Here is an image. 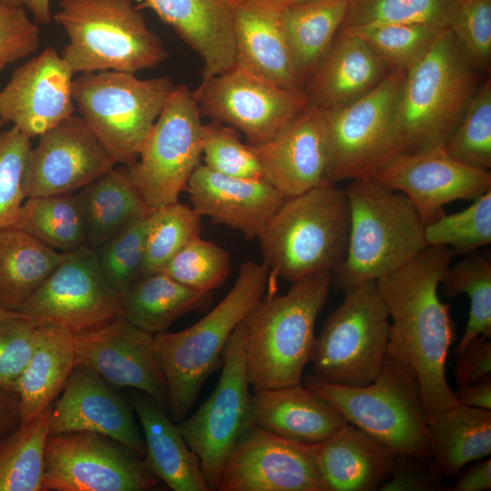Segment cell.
Masks as SVG:
<instances>
[{"label":"cell","instance_id":"obj_20","mask_svg":"<svg viewBox=\"0 0 491 491\" xmlns=\"http://www.w3.org/2000/svg\"><path fill=\"white\" fill-rule=\"evenodd\" d=\"M75 366H85L114 387H133L168 411L165 376L157 362L155 335L123 316L96 328L74 335Z\"/></svg>","mask_w":491,"mask_h":491},{"label":"cell","instance_id":"obj_57","mask_svg":"<svg viewBox=\"0 0 491 491\" xmlns=\"http://www.w3.org/2000/svg\"><path fill=\"white\" fill-rule=\"evenodd\" d=\"M0 4L25 8L38 25H49L53 21L50 0H0Z\"/></svg>","mask_w":491,"mask_h":491},{"label":"cell","instance_id":"obj_19","mask_svg":"<svg viewBox=\"0 0 491 491\" xmlns=\"http://www.w3.org/2000/svg\"><path fill=\"white\" fill-rule=\"evenodd\" d=\"M38 138L26 165V198L75 193L118 164L80 115H71Z\"/></svg>","mask_w":491,"mask_h":491},{"label":"cell","instance_id":"obj_46","mask_svg":"<svg viewBox=\"0 0 491 491\" xmlns=\"http://www.w3.org/2000/svg\"><path fill=\"white\" fill-rule=\"evenodd\" d=\"M149 215L131 223L95 248L103 275L120 296L143 276Z\"/></svg>","mask_w":491,"mask_h":491},{"label":"cell","instance_id":"obj_2","mask_svg":"<svg viewBox=\"0 0 491 491\" xmlns=\"http://www.w3.org/2000/svg\"><path fill=\"white\" fill-rule=\"evenodd\" d=\"M330 286L331 273L313 275L291 283L284 295L263 296L246 314V364L254 392L302 384Z\"/></svg>","mask_w":491,"mask_h":491},{"label":"cell","instance_id":"obj_36","mask_svg":"<svg viewBox=\"0 0 491 491\" xmlns=\"http://www.w3.org/2000/svg\"><path fill=\"white\" fill-rule=\"evenodd\" d=\"M64 256L16 227L0 229V307L19 312Z\"/></svg>","mask_w":491,"mask_h":491},{"label":"cell","instance_id":"obj_31","mask_svg":"<svg viewBox=\"0 0 491 491\" xmlns=\"http://www.w3.org/2000/svg\"><path fill=\"white\" fill-rule=\"evenodd\" d=\"M75 366L74 335L42 326L37 345L16 386L22 423L35 419L53 405Z\"/></svg>","mask_w":491,"mask_h":491},{"label":"cell","instance_id":"obj_9","mask_svg":"<svg viewBox=\"0 0 491 491\" xmlns=\"http://www.w3.org/2000/svg\"><path fill=\"white\" fill-rule=\"evenodd\" d=\"M175 86L165 75L141 79L106 70L75 78L73 97L79 115L117 163L130 165Z\"/></svg>","mask_w":491,"mask_h":491},{"label":"cell","instance_id":"obj_15","mask_svg":"<svg viewBox=\"0 0 491 491\" xmlns=\"http://www.w3.org/2000/svg\"><path fill=\"white\" fill-rule=\"evenodd\" d=\"M145 458L125 445L91 432L48 436L45 490L145 491L158 485Z\"/></svg>","mask_w":491,"mask_h":491},{"label":"cell","instance_id":"obj_48","mask_svg":"<svg viewBox=\"0 0 491 491\" xmlns=\"http://www.w3.org/2000/svg\"><path fill=\"white\" fill-rule=\"evenodd\" d=\"M202 158L208 168L223 175L264 179L258 159L250 145L231 126L210 122L203 127Z\"/></svg>","mask_w":491,"mask_h":491},{"label":"cell","instance_id":"obj_28","mask_svg":"<svg viewBox=\"0 0 491 491\" xmlns=\"http://www.w3.org/2000/svg\"><path fill=\"white\" fill-rule=\"evenodd\" d=\"M390 71L363 39L339 31L304 91L308 105L336 109L370 92Z\"/></svg>","mask_w":491,"mask_h":491},{"label":"cell","instance_id":"obj_53","mask_svg":"<svg viewBox=\"0 0 491 491\" xmlns=\"http://www.w3.org/2000/svg\"><path fill=\"white\" fill-rule=\"evenodd\" d=\"M456 381L465 385L491 375V341L478 336L456 353Z\"/></svg>","mask_w":491,"mask_h":491},{"label":"cell","instance_id":"obj_35","mask_svg":"<svg viewBox=\"0 0 491 491\" xmlns=\"http://www.w3.org/2000/svg\"><path fill=\"white\" fill-rule=\"evenodd\" d=\"M427 431L431 456L448 478L491 454V410L457 405L440 413Z\"/></svg>","mask_w":491,"mask_h":491},{"label":"cell","instance_id":"obj_29","mask_svg":"<svg viewBox=\"0 0 491 491\" xmlns=\"http://www.w3.org/2000/svg\"><path fill=\"white\" fill-rule=\"evenodd\" d=\"M328 491H376L390 478L397 454L350 423L315 446Z\"/></svg>","mask_w":491,"mask_h":491},{"label":"cell","instance_id":"obj_47","mask_svg":"<svg viewBox=\"0 0 491 491\" xmlns=\"http://www.w3.org/2000/svg\"><path fill=\"white\" fill-rule=\"evenodd\" d=\"M31 148V138L16 128L0 129V229L15 225L26 199L25 176Z\"/></svg>","mask_w":491,"mask_h":491},{"label":"cell","instance_id":"obj_24","mask_svg":"<svg viewBox=\"0 0 491 491\" xmlns=\"http://www.w3.org/2000/svg\"><path fill=\"white\" fill-rule=\"evenodd\" d=\"M185 190L193 210L239 231L246 239L258 238L286 197L265 179L230 176L200 164Z\"/></svg>","mask_w":491,"mask_h":491},{"label":"cell","instance_id":"obj_12","mask_svg":"<svg viewBox=\"0 0 491 491\" xmlns=\"http://www.w3.org/2000/svg\"><path fill=\"white\" fill-rule=\"evenodd\" d=\"M193 91L175 85L145 138L138 157L125 171L153 211L179 201L201 164L203 127Z\"/></svg>","mask_w":491,"mask_h":491},{"label":"cell","instance_id":"obj_56","mask_svg":"<svg viewBox=\"0 0 491 491\" xmlns=\"http://www.w3.org/2000/svg\"><path fill=\"white\" fill-rule=\"evenodd\" d=\"M22 424L16 394L0 387V443Z\"/></svg>","mask_w":491,"mask_h":491},{"label":"cell","instance_id":"obj_26","mask_svg":"<svg viewBox=\"0 0 491 491\" xmlns=\"http://www.w3.org/2000/svg\"><path fill=\"white\" fill-rule=\"evenodd\" d=\"M282 11L274 0H236V65L276 85L304 90L286 43Z\"/></svg>","mask_w":491,"mask_h":491},{"label":"cell","instance_id":"obj_4","mask_svg":"<svg viewBox=\"0 0 491 491\" xmlns=\"http://www.w3.org/2000/svg\"><path fill=\"white\" fill-rule=\"evenodd\" d=\"M270 277L264 262H244L232 288L203 318L181 331L155 335V355L165 378L173 421L187 416L232 333L264 296Z\"/></svg>","mask_w":491,"mask_h":491},{"label":"cell","instance_id":"obj_37","mask_svg":"<svg viewBox=\"0 0 491 491\" xmlns=\"http://www.w3.org/2000/svg\"><path fill=\"white\" fill-rule=\"evenodd\" d=\"M53 405L0 443V491H45V453Z\"/></svg>","mask_w":491,"mask_h":491},{"label":"cell","instance_id":"obj_58","mask_svg":"<svg viewBox=\"0 0 491 491\" xmlns=\"http://www.w3.org/2000/svg\"><path fill=\"white\" fill-rule=\"evenodd\" d=\"M19 316H22V314L19 312L11 311L0 307V321L14 318Z\"/></svg>","mask_w":491,"mask_h":491},{"label":"cell","instance_id":"obj_11","mask_svg":"<svg viewBox=\"0 0 491 491\" xmlns=\"http://www.w3.org/2000/svg\"><path fill=\"white\" fill-rule=\"evenodd\" d=\"M406 71L392 69L357 100L322 110L328 155L326 183L370 176L399 154L395 115Z\"/></svg>","mask_w":491,"mask_h":491},{"label":"cell","instance_id":"obj_42","mask_svg":"<svg viewBox=\"0 0 491 491\" xmlns=\"http://www.w3.org/2000/svg\"><path fill=\"white\" fill-rule=\"evenodd\" d=\"M426 246H446L457 255H469L491 243V190L465 209L442 213L425 225Z\"/></svg>","mask_w":491,"mask_h":491},{"label":"cell","instance_id":"obj_22","mask_svg":"<svg viewBox=\"0 0 491 491\" xmlns=\"http://www.w3.org/2000/svg\"><path fill=\"white\" fill-rule=\"evenodd\" d=\"M68 432L99 434L145 456L131 406L100 376L81 365L73 369L51 413L50 435Z\"/></svg>","mask_w":491,"mask_h":491},{"label":"cell","instance_id":"obj_33","mask_svg":"<svg viewBox=\"0 0 491 491\" xmlns=\"http://www.w3.org/2000/svg\"><path fill=\"white\" fill-rule=\"evenodd\" d=\"M212 296L213 292L194 290L163 271L145 275L121 296L123 316L135 327L156 335L183 315L205 310Z\"/></svg>","mask_w":491,"mask_h":491},{"label":"cell","instance_id":"obj_8","mask_svg":"<svg viewBox=\"0 0 491 491\" xmlns=\"http://www.w3.org/2000/svg\"><path fill=\"white\" fill-rule=\"evenodd\" d=\"M303 385L333 404L348 423L396 454L431 456L418 380L389 356L378 376L366 386L333 385L315 375L307 376Z\"/></svg>","mask_w":491,"mask_h":491},{"label":"cell","instance_id":"obj_52","mask_svg":"<svg viewBox=\"0 0 491 491\" xmlns=\"http://www.w3.org/2000/svg\"><path fill=\"white\" fill-rule=\"evenodd\" d=\"M443 478L432 456L397 454L393 473L379 491H447Z\"/></svg>","mask_w":491,"mask_h":491},{"label":"cell","instance_id":"obj_59","mask_svg":"<svg viewBox=\"0 0 491 491\" xmlns=\"http://www.w3.org/2000/svg\"><path fill=\"white\" fill-rule=\"evenodd\" d=\"M274 1L276 2L280 6L283 7V6H286V5H288L306 2V1H310V0H274Z\"/></svg>","mask_w":491,"mask_h":491},{"label":"cell","instance_id":"obj_43","mask_svg":"<svg viewBox=\"0 0 491 491\" xmlns=\"http://www.w3.org/2000/svg\"><path fill=\"white\" fill-rule=\"evenodd\" d=\"M444 29L423 24H381L339 31L363 39L392 70L413 65Z\"/></svg>","mask_w":491,"mask_h":491},{"label":"cell","instance_id":"obj_16","mask_svg":"<svg viewBox=\"0 0 491 491\" xmlns=\"http://www.w3.org/2000/svg\"><path fill=\"white\" fill-rule=\"evenodd\" d=\"M193 94L202 116L233 127L251 145L272 140L308 105L304 90L276 85L237 65L203 78Z\"/></svg>","mask_w":491,"mask_h":491},{"label":"cell","instance_id":"obj_23","mask_svg":"<svg viewBox=\"0 0 491 491\" xmlns=\"http://www.w3.org/2000/svg\"><path fill=\"white\" fill-rule=\"evenodd\" d=\"M252 148L264 179L286 197L326 183L328 155L324 115L316 106L308 105L276 137Z\"/></svg>","mask_w":491,"mask_h":491},{"label":"cell","instance_id":"obj_54","mask_svg":"<svg viewBox=\"0 0 491 491\" xmlns=\"http://www.w3.org/2000/svg\"><path fill=\"white\" fill-rule=\"evenodd\" d=\"M454 480L447 491L491 490V459L486 457L467 464Z\"/></svg>","mask_w":491,"mask_h":491},{"label":"cell","instance_id":"obj_25","mask_svg":"<svg viewBox=\"0 0 491 491\" xmlns=\"http://www.w3.org/2000/svg\"><path fill=\"white\" fill-rule=\"evenodd\" d=\"M236 0H142L204 63L206 78L236 65L234 22Z\"/></svg>","mask_w":491,"mask_h":491},{"label":"cell","instance_id":"obj_49","mask_svg":"<svg viewBox=\"0 0 491 491\" xmlns=\"http://www.w3.org/2000/svg\"><path fill=\"white\" fill-rule=\"evenodd\" d=\"M41 325L22 316L0 321V387L16 394L18 380L37 345Z\"/></svg>","mask_w":491,"mask_h":491},{"label":"cell","instance_id":"obj_1","mask_svg":"<svg viewBox=\"0 0 491 491\" xmlns=\"http://www.w3.org/2000/svg\"><path fill=\"white\" fill-rule=\"evenodd\" d=\"M456 256L448 247L428 246L404 266L376 281L392 319L387 356L417 378L428 424L457 406L446 376L455 326L448 305L437 294Z\"/></svg>","mask_w":491,"mask_h":491},{"label":"cell","instance_id":"obj_40","mask_svg":"<svg viewBox=\"0 0 491 491\" xmlns=\"http://www.w3.org/2000/svg\"><path fill=\"white\" fill-rule=\"evenodd\" d=\"M462 0H348L340 30L381 24L449 28Z\"/></svg>","mask_w":491,"mask_h":491},{"label":"cell","instance_id":"obj_14","mask_svg":"<svg viewBox=\"0 0 491 491\" xmlns=\"http://www.w3.org/2000/svg\"><path fill=\"white\" fill-rule=\"evenodd\" d=\"M19 313L72 335L123 316L121 296L105 279L95 249L87 245L65 252Z\"/></svg>","mask_w":491,"mask_h":491},{"label":"cell","instance_id":"obj_34","mask_svg":"<svg viewBox=\"0 0 491 491\" xmlns=\"http://www.w3.org/2000/svg\"><path fill=\"white\" fill-rule=\"evenodd\" d=\"M76 194L85 222L86 245L94 249L152 212L125 166L113 168Z\"/></svg>","mask_w":491,"mask_h":491},{"label":"cell","instance_id":"obj_44","mask_svg":"<svg viewBox=\"0 0 491 491\" xmlns=\"http://www.w3.org/2000/svg\"><path fill=\"white\" fill-rule=\"evenodd\" d=\"M445 147L456 159L478 169L490 170V77L476 90Z\"/></svg>","mask_w":491,"mask_h":491},{"label":"cell","instance_id":"obj_3","mask_svg":"<svg viewBox=\"0 0 491 491\" xmlns=\"http://www.w3.org/2000/svg\"><path fill=\"white\" fill-rule=\"evenodd\" d=\"M350 210L346 256L331 273L345 291L393 273L427 246L425 224L409 198L372 177L350 180L344 189Z\"/></svg>","mask_w":491,"mask_h":491},{"label":"cell","instance_id":"obj_17","mask_svg":"<svg viewBox=\"0 0 491 491\" xmlns=\"http://www.w3.org/2000/svg\"><path fill=\"white\" fill-rule=\"evenodd\" d=\"M218 491H328L315 446L298 444L251 423L229 455Z\"/></svg>","mask_w":491,"mask_h":491},{"label":"cell","instance_id":"obj_7","mask_svg":"<svg viewBox=\"0 0 491 491\" xmlns=\"http://www.w3.org/2000/svg\"><path fill=\"white\" fill-rule=\"evenodd\" d=\"M52 20L67 35L61 55L75 75L136 74L155 67L168 55L135 0H60Z\"/></svg>","mask_w":491,"mask_h":491},{"label":"cell","instance_id":"obj_51","mask_svg":"<svg viewBox=\"0 0 491 491\" xmlns=\"http://www.w3.org/2000/svg\"><path fill=\"white\" fill-rule=\"evenodd\" d=\"M40 43L39 25L25 8L0 4V75L9 65L36 52Z\"/></svg>","mask_w":491,"mask_h":491},{"label":"cell","instance_id":"obj_18","mask_svg":"<svg viewBox=\"0 0 491 491\" xmlns=\"http://www.w3.org/2000/svg\"><path fill=\"white\" fill-rule=\"evenodd\" d=\"M369 177L406 195L425 225L444 213L445 205L474 200L491 190L490 170L456 159L445 145L398 154Z\"/></svg>","mask_w":491,"mask_h":491},{"label":"cell","instance_id":"obj_32","mask_svg":"<svg viewBox=\"0 0 491 491\" xmlns=\"http://www.w3.org/2000/svg\"><path fill=\"white\" fill-rule=\"evenodd\" d=\"M347 1L310 0L283 6L285 35L303 89L339 32Z\"/></svg>","mask_w":491,"mask_h":491},{"label":"cell","instance_id":"obj_10","mask_svg":"<svg viewBox=\"0 0 491 491\" xmlns=\"http://www.w3.org/2000/svg\"><path fill=\"white\" fill-rule=\"evenodd\" d=\"M316 338L310 361L320 380L342 386L370 384L387 356L390 318L376 281L344 291Z\"/></svg>","mask_w":491,"mask_h":491},{"label":"cell","instance_id":"obj_6","mask_svg":"<svg viewBox=\"0 0 491 491\" xmlns=\"http://www.w3.org/2000/svg\"><path fill=\"white\" fill-rule=\"evenodd\" d=\"M349 228L348 200L336 184L286 197L258 237L263 262L289 283L332 273L346 256Z\"/></svg>","mask_w":491,"mask_h":491},{"label":"cell","instance_id":"obj_50","mask_svg":"<svg viewBox=\"0 0 491 491\" xmlns=\"http://www.w3.org/2000/svg\"><path fill=\"white\" fill-rule=\"evenodd\" d=\"M476 71L491 59V0H462L449 27Z\"/></svg>","mask_w":491,"mask_h":491},{"label":"cell","instance_id":"obj_30","mask_svg":"<svg viewBox=\"0 0 491 491\" xmlns=\"http://www.w3.org/2000/svg\"><path fill=\"white\" fill-rule=\"evenodd\" d=\"M134 408L144 432L145 461L149 470L174 491H210L198 456L163 409L148 395H133Z\"/></svg>","mask_w":491,"mask_h":491},{"label":"cell","instance_id":"obj_39","mask_svg":"<svg viewBox=\"0 0 491 491\" xmlns=\"http://www.w3.org/2000/svg\"><path fill=\"white\" fill-rule=\"evenodd\" d=\"M446 296L466 294L470 300L469 317L455 352L478 336L491 338V260L474 252L451 264L442 281Z\"/></svg>","mask_w":491,"mask_h":491},{"label":"cell","instance_id":"obj_38","mask_svg":"<svg viewBox=\"0 0 491 491\" xmlns=\"http://www.w3.org/2000/svg\"><path fill=\"white\" fill-rule=\"evenodd\" d=\"M13 227L63 253L86 245L76 192L26 198Z\"/></svg>","mask_w":491,"mask_h":491},{"label":"cell","instance_id":"obj_45","mask_svg":"<svg viewBox=\"0 0 491 491\" xmlns=\"http://www.w3.org/2000/svg\"><path fill=\"white\" fill-rule=\"evenodd\" d=\"M230 264L225 249L199 235L186 243L162 271L185 286L210 293L225 283Z\"/></svg>","mask_w":491,"mask_h":491},{"label":"cell","instance_id":"obj_13","mask_svg":"<svg viewBox=\"0 0 491 491\" xmlns=\"http://www.w3.org/2000/svg\"><path fill=\"white\" fill-rule=\"evenodd\" d=\"M222 356V372L211 395L194 415L176 423L199 458L210 491L216 490L229 455L252 423L243 322L232 333Z\"/></svg>","mask_w":491,"mask_h":491},{"label":"cell","instance_id":"obj_21","mask_svg":"<svg viewBox=\"0 0 491 491\" xmlns=\"http://www.w3.org/2000/svg\"><path fill=\"white\" fill-rule=\"evenodd\" d=\"M75 73L52 46L18 66L0 90V124L39 137L75 115Z\"/></svg>","mask_w":491,"mask_h":491},{"label":"cell","instance_id":"obj_27","mask_svg":"<svg viewBox=\"0 0 491 491\" xmlns=\"http://www.w3.org/2000/svg\"><path fill=\"white\" fill-rule=\"evenodd\" d=\"M251 419L268 432L306 446L324 442L348 423L333 404L303 384L254 392Z\"/></svg>","mask_w":491,"mask_h":491},{"label":"cell","instance_id":"obj_41","mask_svg":"<svg viewBox=\"0 0 491 491\" xmlns=\"http://www.w3.org/2000/svg\"><path fill=\"white\" fill-rule=\"evenodd\" d=\"M200 219L179 201L153 210L145 238L143 276L161 272L186 243L199 236Z\"/></svg>","mask_w":491,"mask_h":491},{"label":"cell","instance_id":"obj_55","mask_svg":"<svg viewBox=\"0 0 491 491\" xmlns=\"http://www.w3.org/2000/svg\"><path fill=\"white\" fill-rule=\"evenodd\" d=\"M453 397L457 405L491 410V375L458 386Z\"/></svg>","mask_w":491,"mask_h":491},{"label":"cell","instance_id":"obj_5","mask_svg":"<svg viewBox=\"0 0 491 491\" xmlns=\"http://www.w3.org/2000/svg\"><path fill=\"white\" fill-rule=\"evenodd\" d=\"M477 87L476 70L445 28L406 71L395 115L399 154L445 145Z\"/></svg>","mask_w":491,"mask_h":491}]
</instances>
